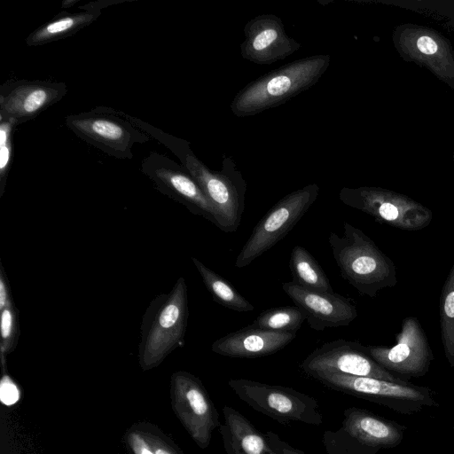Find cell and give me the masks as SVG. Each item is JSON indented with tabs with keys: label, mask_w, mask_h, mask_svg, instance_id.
Returning a JSON list of instances; mask_svg holds the SVG:
<instances>
[{
	"label": "cell",
	"mask_w": 454,
	"mask_h": 454,
	"mask_svg": "<svg viewBox=\"0 0 454 454\" xmlns=\"http://www.w3.org/2000/svg\"><path fill=\"white\" fill-rule=\"evenodd\" d=\"M63 82L48 81H9L0 88V118L17 125L30 121L67 94Z\"/></svg>",
	"instance_id": "cell-16"
},
{
	"label": "cell",
	"mask_w": 454,
	"mask_h": 454,
	"mask_svg": "<svg viewBox=\"0 0 454 454\" xmlns=\"http://www.w3.org/2000/svg\"><path fill=\"white\" fill-rule=\"evenodd\" d=\"M227 384L240 400L284 426L324 422L317 400L292 387L247 379H231Z\"/></svg>",
	"instance_id": "cell-7"
},
{
	"label": "cell",
	"mask_w": 454,
	"mask_h": 454,
	"mask_svg": "<svg viewBox=\"0 0 454 454\" xmlns=\"http://www.w3.org/2000/svg\"><path fill=\"white\" fill-rule=\"evenodd\" d=\"M128 442L134 454H155L146 437L137 432L129 434Z\"/></svg>",
	"instance_id": "cell-31"
},
{
	"label": "cell",
	"mask_w": 454,
	"mask_h": 454,
	"mask_svg": "<svg viewBox=\"0 0 454 454\" xmlns=\"http://www.w3.org/2000/svg\"><path fill=\"white\" fill-rule=\"evenodd\" d=\"M328 242L341 277L361 295L376 297L397 284L394 262L362 230L343 224V235L330 232Z\"/></svg>",
	"instance_id": "cell-3"
},
{
	"label": "cell",
	"mask_w": 454,
	"mask_h": 454,
	"mask_svg": "<svg viewBox=\"0 0 454 454\" xmlns=\"http://www.w3.org/2000/svg\"><path fill=\"white\" fill-rule=\"evenodd\" d=\"M365 349L380 365L408 381L412 377L425 376L434 360L427 337L419 321L412 316L403 319L394 346L369 345Z\"/></svg>",
	"instance_id": "cell-12"
},
{
	"label": "cell",
	"mask_w": 454,
	"mask_h": 454,
	"mask_svg": "<svg viewBox=\"0 0 454 454\" xmlns=\"http://www.w3.org/2000/svg\"><path fill=\"white\" fill-rule=\"evenodd\" d=\"M20 399V390L8 375L3 376L0 383V400L7 406L15 404Z\"/></svg>",
	"instance_id": "cell-28"
},
{
	"label": "cell",
	"mask_w": 454,
	"mask_h": 454,
	"mask_svg": "<svg viewBox=\"0 0 454 454\" xmlns=\"http://www.w3.org/2000/svg\"><path fill=\"white\" fill-rule=\"evenodd\" d=\"M330 62V55L318 54L271 70L240 90L231 103V111L247 117L277 107L314 86Z\"/></svg>",
	"instance_id": "cell-2"
},
{
	"label": "cell",
	"mask_w": 454,
	"mask_h": 454,
	"mask_svg": "<svg viewBox=\"0 0 454 454\" xmlns=\"http://www.w3.org/2000/svg\"><path fill=\"white\" fill-rule=\"evenodd\" d=\"M300 369L308 377L332 372L397 383L410 382L380 365L366 352L365 346L343 339L325 342L314 349L301 363Z\"/></svg>",
	"instance_id": "cell-13"
},
{
	"label": "cell",
	"mask_w": 454,
	"mask_h": 454,
	"mask_svg": "<svg viewBox=\"0 0 454 454\" xmlns=\"http://www.w3.org/2000/svg\"><path fill=\"white\" fill-rule=\"evenodd\" d=\"M296 334L276 333L247 327L230 333L215 340L211 350L234 358H254L274 354L287 346Z\"/></svg>",
	"instance_id": "cell-19"
},
{
	"label": "cell",
	"mask_w": 454,
	"mask_h": 454,
	"mask_svg": "<svg viewBox=\"0 0 454 454\" xmlns=\"http://www.w3.org/2000/svg\"><path fill=\"white\" fill-rule=\"evenodd\" d=\"M289 269L293 281L298 286L319 293H334L330 279L317 261L301 246L292 249Z\"/></svg>",
	"instance_id": "cell-22"
},
{
	"label": "cell",
	"mask_w": 454,
	"mask_h": 454,
	"mask_svg": "<svg viewBox=\"0 0 454 454\" xmlns=\"http://www.w3.org/2000/svg\"><path fill=\"white\" fill-rule=\"evenodd\" d=\"M147 440L155 454H181L176 449L168 442H164L153 435Z\"/></svg>",
	"instance_id": "cell-32"
},
{
	"label": "cell",
	"mask_w": 454,
	"mask_h": 454,
	"mask_svg": "<svg viewBox=\"0 0 454 454\" xmlns=\"http://www.w3.org/2000/svg\"><path fill=\"white\" fill-rule=\"evenodd\" d=\"M407 427L368 410L349 407L340 427L325 431L322 442L327 454H377L403 442Z\"/></svg>",
	"instance_id": "cell-5"
},
{
	"label": "cell",
	"mask_w": 454,
	"mask_h": 454,
	"mask_svg": "<svg viewBox=\"0 0 454 454\" xmlns=\"http://www.w3.org/2000/svg\"><path fill=\"white\" fill-rule=\"evenodd\" d=\"M224 423L219 427L226 454H278L259 431L239 411L229 405L223 408Z\"/></svg>",
	"instance_id": "cell-20"
},
{
	"label": "cell",
	"mask_w": 454,
	"mask_h": 454,
	"mask_svg": "<svg viewBox=\"0 0 454 454\" xmlns=\"http://www.w3.org/2000/svg\"><path fill=\"white\" fill-rule=\"evenodd\" d=\"M156 137L180 160L212 205L216 227L225 233L238 230L245 209L247 182L231 157H224L220 170L200 160L189 142L160 132Z\"/></svg>",
	"instance_id": "cell-1"
},
{
	"label": "cell",
	"mask_w": 454,
	"mask_h": 454,
	"mask_svg": "<svg viewBox=\"0 0 454 454\" xmlns=\"http://www.w3.org/2000/svg\"><path fill=\"white\" fill-rule=\"evenodd\" d=\"M269 443L278 454H305L302 450L283 441L277 434L268 431L265 434Z\"/></svg>",
	"instance_id": "cell-29"
},
{
	"label": "cell",
	"mask_w": 454,
	"mask_h": 454,
	"mask_svg": "<svg viewBox=\"0 0 454 454\" xmlns=\"http://www.w3.org/2000/svg\"><path fill=\"white\" fill-rule=\"evenodd\" d=\"M339 199L379 223L403 231L422 230L433 220V212L428 207L406 195L380 187H343Z\"/></svg>",
	"instance_id": "cell-10"
},
{
	"label": "cell",
	"mask_w": 454,
	"mask_h": 454,
	"mask_svg": "<svg viewBox=\"0 0 454 454\" xmlns=\"http://www.w3.org/2000/svg\"><path fill=\"white\" fill-rule=\"evenodd\" d=\"M141 170L160 192L184 205L193 215L216 225L212 205L182 165L165 155L152 153L144 159Z\"/></svg>",
	"instance_id": "cell-15"
},
{
	"label": "cell",
	"mask_w": 454,
	"mask_h": 454,
	"mask_svg": "<svg viewBox=\"0 0 454 454\" xmlns=\"http://www.w3.org/2000/svg\"><path fill=\"white\" fill-rule=\"evenodd\" d=\"M310 378L330 389L376 403L404 415L439 406L434 390L411 382L397 383L332 372L317 373Z\"/></svg>",
	"instance_id": "cell-6"
},
{
	"label": "cell",
	"mask_w": 454,
	"mask_h": 454,
	"mask_svg": "<svg viewBox=\"0 0 454 454\" xmlns=\"http://www.w3.org/2000/svg\"><path fill=\"white\" fill-rule=\"evenodd\" d=\"M65 123L78 137L118 159H131L133 146L150 140L129 115L106 106L67 115Z\"/></svg>",
	"instance_id": "cell-8"
},
{
	"label": "cell",
	"mask_w": 454,
	"mask_h": 454,
	"mask_svg": "<svg viewBox=\"0 0 454 454\" xmlns=\"http://www.w3.org/2000/svg\"><path fill=\"white\" fill-rule=\"evenodd\" d=\"M14 304L8 277L3 264L0 262V310Z\"/></svg>",
	"instance_id": "cell-30"
},
{
	"label": "cell",
	"mask_w": 454,
	"mask_h": 454,
	"mask_svg": "<svg viewBox=\"0 0 454 454\" xmlns=\"http://www.w3.org/2000/svg\"><path fill=\"white\" fill-rule=\"evenodd\" d=\"M440 332L444 355L454 367V264L442 288L439 304Z\"/></svg>",
	"instance_id": "cell-24"
},
{
	"label": "cell",
	"mask_w": 454,
	"mask_h": 454,
	"mask_svg": "<svg viewBox=\"0 0 454 454\" xmlns=\"http://www.w3.org/2000/svg\"><path fill=\"white\" fill-rule=\"evenodd\" d=\"M240 45L243 59L257 65H271L291 56L301 44L290 37L282 20L274 14H260L244 27Z\"/></svg>",
	"instance_id": "cell-17"
},
{
	"label": "cell",
	"mask_w": 454,
	"mask_h": 454,
	"mask_svg": "<svg viewBox=\"0 0 454 454\" xmlns=\"http://www.w3.org/2000/svg\"><path fill=\"white\" fill-rule=\"evenodd\" d=\"M304 320L305 314L297 306H282L262 311L249 325L276 333L296 334Z\"/></svg>",
	"instance_id": "cell-25"
},
{
	"label": "cell",
	"mask_w": 454,
	"mask_h": 454,
	"mask_svg": "<svg viewBox=\"0 0 454 454\" xmlns=\"http://www.w3.org/2000/svg\"><path fill=\"white\" fill-rule=\"evenodd\" d=\"M454 156V155H453Z\"/></svg>",
	"instance_id": "cell-34"
},
{
	"label": "cell",
	"mask_w": 454,
	"mask_h": 454,
	"mask_svg": "<svg viewBox=\"0 0 454 454\" xmlns=\"http://www.w3.org/2000/svg\"><path fill=\"white\" fill-rule=\"evenodd\" d=\"M192 261L215 302L238 312L254 310V305L243 297L225 278L209 269L199 259L192 257Z\"/></svg>",
	"instance_id": "cell-23"
},
{
	"label": "cell",
	"mask_w": 454,
	"mask_h": 454,
	"mask_svg": "<svg viewBox=\"0 0 454 454\" xmlns=\"http://www.w3.org/2000/svg\"><path fill=\"white\" fill-rule=\"evenodd\" d=\"M282 289L302 310L310 328L315 331L347 326L357 317L352 301L339 294L308 290L294 281L283 283Z\"/></svg>",
	"instance_id": "cell-18"
},
{
	"label": "cell",
	"mask_w": 454,
	"mask_h": 454,
	"mask_svg": "<svg viewBox=\"0 0 454 454\" xmlns=\"http://www.w3.org/2000/svg\"><path fill=\"white\" fill-rule=\"evenodd\" d=\"M17 126L12 120L0 118V197L6 186L12 157V136Z\"/></svg>",
	"instance_id": "cell-27"
},
{
	"label": "cell",
	"mask_w": 454,
	"mask_h": 454,
	"mask_svg": "<svg viewBox=\"0 0 454 454\" xmlns=\"http://www.w3.org/2000/svg\"><path fill=\"white\" fill-rule=\"evenodd\" d=\"M171 395L176 416L192 440L208 447L213 432L221 426L218 411L199 378L180 371L171 377Z\"/></svg>",
	"instance_id": "cell-11"
},
{
	"label": "cell",
	"mask_w": 454,
	"mask_h": 454,
	"mask_svg": "<svg viewBox=\"0 0 454 454\" xmlns=\"http://www.w3.org/2000/svg\"><path fill=\"white\" fill-rule=\"evenodd\" d=\"M393 41L403 59L426 67L454 89V51L441 34L427 27L406 24L395 28Z\"/></svg>",
	"instance_id": "cell-14"
},
{
	"label": "cell",
	"mask_w": 454,
	"mask_h": 454,
	"mask_svg": "<svg viewBox=\"0 0 454 454\" xmlns=\"http://www.w3.org/2000/svg\"><path fill=\"white\" fill-rule=\"evenodd\" d=\"M453 434H454V424H453Z\"/></svg>",
	"instance_id": "cell-33"
},
{
	"label": "cell",
	"mask_w": 454,
	"mask_h": 454,
	"mask_svg": "<svg viewBox=\"0 0 454 454\" xmlns=\"http://www.w3.org/2000/svg\"><path fill=\"white\" fill-rule=\"evenodd\" d=\"M188 317V289L184 278L180 277L170 292L155 296L144 313L138 345L143 370L158 366L184 345Z\"/></svg>",
	"instance_id": "cell-4"
},
{
	"label": "cell",
	"mask_w": 454,
	"mask_h": 454,
	"mask_svg": "<svg viewBox=\"0 0 454 454\" xmlns=\"http://www.w3.org/2000/svg\"><path fill=\"white\" fill-rule=\"evenodd\" d=\"M100 13L99 9H86L60 14L33 31L26 43L28 46H37L71 36L96 20Z\"/></svg>",
	"instance_id": "cell-21"
},
{
	"label": "cell",
	"mask_w": 454,
	"mask_h": 454,
	"mask_svg": "<svg viewBox=\"0 0 454 454\" xmlns=\"http://www.w3.org/2000/svg\"><path fill=\"white\" fill-rule=\"evenodd\" d=\"M0 334L1 361L4 364V356L16 348L20 334L19 311L15 304L0 310Z\"/></svg>",
	"instance_id": "cell-26"
},
{
	"label": "cell",
	"mask_w": 454,
	"mask_h": 454,
	"mask_svg": "<svg viewBox=\"0 0 454 454\" xmlns=\"http://www.w3.org/2000/svg\"><path fill=\"white\" fill-rule=\"evenodd\" d=\"M319 187L310 184L278 200L257 223L235 261L244 268L274 247L301 219L317 200Z\"/></svg>",
	"instance_id": "cell-9"
}]
</instances>
